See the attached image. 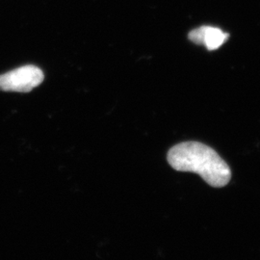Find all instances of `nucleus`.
<instances>
[{
    "instance_id": "f257e3e1",
    "label": "nucleus",
    "mask_w": 260,
    "mask_h": 260,
    "mask_svg": "<svg viewBox=\"0 0 260 260\" xmlns=\"http://www.w3.org/2000/svg\"><path fill=\"white\" fill-rule=\"evenodd\" d=\"M168 162L179 172L200 175L215 188L226 185L232 177L231 169L220 155L199 142H184L173 147L168 152Z\"/></svg>"
},
{
    "instance_id": "f03ea898",
    "label": "nucleus",
    "mask_w": 260,
    "mask_h": 260,
    "mask_svg": "<svg viewBox=\"0 0 260 260\" xmlns=\"http://www.w3.org/2000/svg\"><path fill=\"white\" fill-rule=\"evenodd\" d=\"M41 69L32 65L23 66L0 75V91L29 93L44 81Z\"/></svg>"
},
{
    "instance_id": "7ed1b4c3",
    "label": "nucleus",
    "mask_w": 260,
    "mask_h": 260,
    "mask_svg": "<svg viewBox=\"0 0 260 260\" xmlns=\"http://www.w3.org/2000/svg\"><path fill=\"white\" fill-rule=\"evenodd\" d=\"M188 38L195 44L204 45L208 50H215L228 40L229 34L223 32L220 28L202 26L192 30Z\"/></svg>"
}]
</instances>
